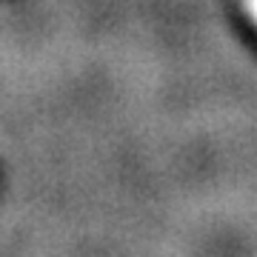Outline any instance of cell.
<instances>
[{
    "label": "cell",
    "mask_w": 257,
    "mask_h": 257,
    "mask_svg": "<svg viewBox=\"0 0 257 257\" xmlns=\"http://www.w3.org/2000/svg\"><path fill=\"white\" fill-rule=\"evenodd\" d=\"M243 6H246V12L257 20V0H243Z\"/></svg>",
    "instance_id": "6da1fadb"
}]
</instances>
